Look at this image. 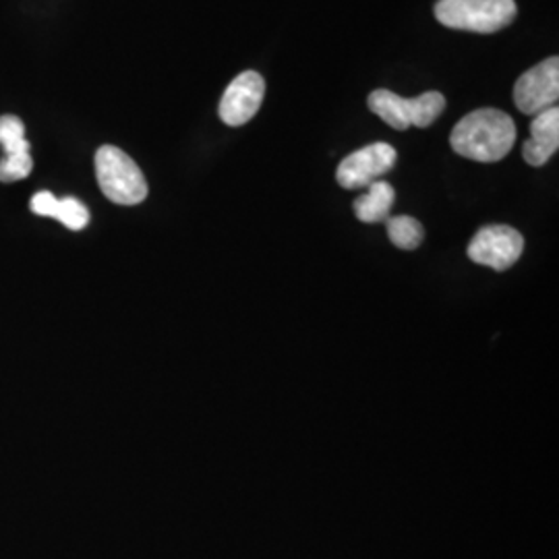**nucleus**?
<instances>
[{"instance_id": "nucleus-10", "label": "nucleus", "mask_w": 559, "mask_h": 559, "mask_svg": "<svg viewBox=\"0 0 559 559\" xmlns=\"http://www.w3.org/2000/svg\"><path fill=\"white\" fill-rule=\"evenodd\" d=\"M32 212L46 218H55L64 224L69 230H83L90 224L87 207L75 198L57 200L50 191H40L32 198Z\"/></svg>"}, {"instance_id": "nucleus-8", "label": "nucleus", "mask_w": 559, "mask_h": 559, "mask_svg": "<svg viewBox=\"0 0 559 559\" xmlns=\"http://www.w3.org/2000/svg\"><path fill=\"white\" fill-rule=\"evenodd\" d=\"M265 96V81L258 71H245L239 78L230 81L222 96V122L228 127H240L253 119L260 110L261 102Z\"/></svg>"}, {"instance_id": "nucleus-7", "label": "nucleus", "mask_w": 559, "mask_h": 559, "mask_svg": "<svg viewBox=\"0 0 559 559\" xmlns=\"http://www.w3.org/2000/svg\"><path fill=\"white\" fill-rule=\"evenodd\" d=\"M396 160L399 154L390 143H371L340 162L336 180L344 189L369 187L390 173Z\"/></svg>"}, {"instance_id": "nucleus-14", "label": "nucleus", "mask_w": 559, "mask_h": 559, "mask_svg": "<svg viewBox=\"0 0 559 559\" xmlns=\"http://www.w3.org/2000/svg\"><path fill=\"white\" fill-rule=\"evenodd\" d=\"M34 168L32 154H15V156H4L0 162V180L2 182H15V180L25 179Z\"/></svg>"}, {"instance_id": "nucleus-4", "label": "nucleus", "mask_w": 559, "mask_h": 559, "mask_svg": "<svg viewBox=\"0 0 559 559\" xmlns=\"http://www.w3.org/2000/svg\"><path fill=\"white\" fill-rule=\"evenodd\" d=\"M367 106L392 129L406 131L408 127L425 129L440 119L445 110V98L440 92H425L417 98H400L390 90H376L369 94Z\"/></svg>"}, {"instance_id": "nucleus-1", "label": "nucleus", "mask_w": 559, "mask_h": 559, "mask_svg": "<svg viewBox=\"0 0 559 559\" xmlns=\"http://www.w3.org/2000/svg\"><path fill=\"white\" fill-rule=\"evenodd\" d=\"M516 143V124L510 115L496 108H479L452 129V150L468 160L500 162L506 158Z\"/></svg>"}, {"instance_id": "nucleus-2", "label": "nucleus", "mask_w": 559, "mask_h": 559, "mask_svg": "<svg viewBox=\"0 0 559 559\" xmlns=\"http://www.w3.org/2000/svg\"><path fill=\"white\" fill-rule=\"evenodd\" d=\"M514 0H440L436 17L450 29L496 34L516 20Z\"/></svg>"}, {"instance_id": "nucleus-6", "label": "nucleus", "mask_w": 559, "mask_h": 559, "mask_svg": "<svg viewBox=\"0 0 559 559\" xmlns=\"http://www.w3.org/2000/svg\"><path fill=\"white\" fill-rule=\"evenodd\" d=\"M559 59L543 60L520 75L514 85V104L522 115L537 117L543 110L558 106Z\"/></svg>"}, {"instance_id": "nucleus-11", "label": "nucleus", "mask_w": 559, "mask_h": 559, "mask_svg": "<svg viewBox=\"0 0 559 559\" xmlns=\"http://www.w3.org/2000/svg\"><path fill=\"white\" fill-rule=\"evenodd\" d=\"M396 200V191L390 182L376 180L369 185V191L355 201V214L360 222L378 224L390 218V210Z\"/></svg>"}, {"instance_id": "nucleus-3", "label": "nucleus", "mask_w": 559, "mask_h": 559, "mask_svg": "<svg viewBox=\"0 0 559 559\" xmlns=\"http://www.w3.org/2000/svg\"><path fill=\"white\" fill-rule=\"evenodd\" d=\"M96 177L112 203L138 205L147 198V180L140 166L115 145H102L96 152Z\"/></svg>"}, {"instance_id": "nucleus-12", "label": "nucleus", "mask_w": 559, "mask_h": 559, "mask_svg": "<svg viewBox=\"0 0 559 559\" xmlns=\"http://www.w3.org/2000/svg\"><path fill=\"white\" fill-rule=\"evenodd\" d=\"M385 222H388V237L399 249L413 251L423 242L425 230L419 221H415L411 216H396V218H388Z\"/></svg>"}, {"instance_id": "nucleus-13", "label": "nucleus", "mask_w": 559, "mask_h": 559, "mask_svg": "<svg viewBox=\"0 0 559 559\" xmlns=\"http://www.w3.org/2000/svg\"><path fill=\"white\" fill-rule=\"evenodd\" d=\"M0 145L4 150V156L29 154V141L25 140L23 120L13 115L0 117Z\"/></svg>"}, {"instance_id": "nucleus-9", "label": "nucleus", "mask_w": 559, "mask_h": 559, "mask_svg": "<svg viewBox=\"0 0 559 559\" xmlns=\"http://www.w3.org/2000/svg\"><path fill=\"white\" fill-rule=\"evenodd\" d=\"M559 147L558 106L543 110L531 122V140L524 143L522 156L531 166H543L556 156Z\"/></svg>"}, {"instance_id": "nucleus-5", "label": "nucleus", "mask_w": 559, "mask_h": 559, "mask_svg": "<svg viewBox=\"0 0 559 559\" xmlns=\"http://www.w3.org/2000/svg\"><path fill=\"white\" fill-rule=\"evenodd\" d=\"M522 251H524L522 235L516 228L503 226V224L483 226L466 249L471 260L485 267H491L496 272L510 270L520 260Z\"/></svg>"}]
</instances>
